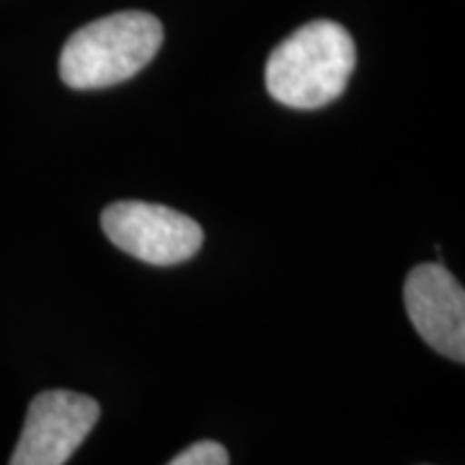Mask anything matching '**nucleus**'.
I'll list each match as a JSON object with an SVG mask.
<instances>
[{
  "instance_id": "nucleus-2",
  "label": "nucleus",
  "mask_w": 465,
  "mask_h": 465,
  "mask_svg": "<svg viewBox=\"0 0 465 465\" xmlns=\"http://www.w3.org/2000/svg\"><path fill=\"white\" fill-rule=\"evenodd\" d=\"M163 45V26L145 11H122L73 34L60 52V78L75 91L130 81Z\"/></svg>"
},
{
  "instance_id": "nucleus-4",
  "label": "nucleus",
  "mask_w": 465,
  "mask_h": 465,
  "mask_svg": "<svg viewBox=\"0 0 465 465\" xmlns=\"http://www.w3.org/2000/svg\"><path fill=\"white\" fill-rule=\"evenodd\" d=\"M96 401L73 391H45L32 401L8 465H65L99 421Z\"/></svg>"
},
{
  "instance_id": "nucleus-3",
  "label": "nucleus",
  "mask_w": 465,
  "mask_h": 465,
  "mask_svg": "<svg viewBox=\"0 0 465 465\" xmlns=\"http://www.w3.org/2000/svg\"><path fill=\"white\" fill-rule=\"evenodd\" d=\"M101 228L116 249L155 266L182 264L202 249L200 223L163 204L114 202L101 213Z\"/></svg>"
},
{
  "instance_id": "nucleus-1",
  "label": "nucleus",
  "mask_w": 465,
  "mask_h": 465,
  "mask_svg": "<svg viewBox=\"0 0 465 465\" xmlns=\"http://www.w3.org/2000/svg\"><path fill=\"white\" fill-rule=\"evenodd\" d=\"M354 63V42L344 26L311 21L269 54L266 91L290 109H321L344 94Z\"/></svg>"
},
{
  "instance_id": "nucleus-5",
  "label": "nucleus",
  "mask_w": 465,
  "mask_h": 465,
  "mask_svg": "<svg viewBox=\"0 0 465 465\" xmlns=\"http://www.w3.org/2000/svg\"><path fill=\"white\" fill-rule=\"evenodd\" d=\"M403 302L419 336L448 360H465V292L442 264H419L403 284Z\"/></svg>"
},
{
  "instance_id": "nucleus-6",
  "label": "nucleus",
  "mask_w": 465,
  "mask_h": 465,
  "mask_svg": "<svg viewBox=\"0 0 465 465\" xmlns=\"http://www.w3.org/2000/svg\"><path fill=\"white\" fill-rule=\"evenodd\" d=\"M168 465H231V458H228V450L220 442L202 440V442H194L182 450Z\"/></svg>"
}]
</instances>
